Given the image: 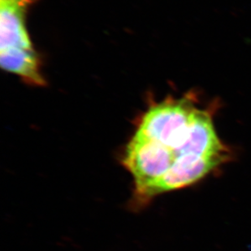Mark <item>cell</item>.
Instances as JSON below:
<instances>
[{"mask_svg":"<svg viewBox=\"0 0 251 251\" xmlns=\"http://www.w3.org/2000/svg\"><path fill=\"white\" fill-rule=\"evenodd\" d=\"M225 149L219 139L208 112L197 109L187 137L174 151L176 157L192 154L198 156H224Z\"/></svg>","mask_w":251,"mask_h":251,"instance_id":"5","label":"cell"},{"mask_svg":"<svg viewBox=\"0 0 251 251\" xmlns=\"http://www.w3.org/2000/svg\"><path fill=\"white\" fill-rule=\"evenodd\" d=\"M36 0H0V50H33L25 27L26 12Z\"/></svg>","mask_w":251,"mask_h":251,"instance_id":"4","label":"cell"},{"mask_svg":"<svg viewBox=\"0 0 251 251\" xmlns=\"http://www.w3.org/2000/svg\"><path fill=\"white\" fill-rule=\"evenodd\" d=\"M175 159L173 150L137 131L126 147L122 163L134 178L136 189L164 175Z\"/></svg>","mask_w":251,"mask_h":251,"instance_id":"2","label":"cell"},{"mask_svg":"<svg viewBox=\"0 0 251 251\" xmlns=\"http://www.w3.org/2000/svg\"><path fill=\"white\" fill-rule=\"evenodd\" d=\"M0 64L4 70L19 75L29 83L45 85L39 69V59L33 50L16 48L0 50Z\"/></svg>","mask_w":251,"mask_h":251,"instance_id":"6","label":"cell"},{"mask_svg":"<svg viewBox=\"0 0 251 251\" xmlns=\"http://www.w3.org/2000/svg\"><path fill=\"white\" fill-rule=\"evenodd\" d=\"M196 110L189 97L167 100L145 114L138 132L174 152L186 139Z\"/></svg>","mask_w":251,"mask_h":251,"instance_id":"1","label":"cell"},{"mask_svg":"<svg viewBox=\"0 0 251 251\" xmlns=\"http://www.w3.org/2000/svg\"><path fill=\"white\" fill-rule=\"evenodd\" d=\"M224 156L203 157L186 154L176 157L164 175L142 187L136 188L137 201L145 202L156 195L192 185L223 161Z\"/></svg>","mask_w":251,"mask_h":251,"instance_id":"3","label":"cell"}]
</instances>
